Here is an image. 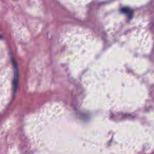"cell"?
Here are the masks:
<instances>
[{"mask_svg":"<svg viewBox=\"0 0 154 154\" xmlns=\"http://www.w3.org/2000/svg\"><path fill=\"white\" fill-rule=\"evenodd\" d=\"M12 68L3 42L0 40V108L8 103L11 94Z\"/></svg>","mask_w":154,"mask_h":154,"instance_id":"6da1fadb","label":"cell"}]
</instances>
